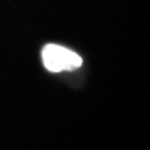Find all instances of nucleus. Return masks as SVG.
<instances>
[{
    "instance_id": "f257e3e1",
    "label": "nucleus",
    "mask_w": 150,
    "mask_h": 150,
    "mask_svg": "<svg viewBox=\"0 0 150 150\" xmlns=\"http://www.w3.org/2000/svg\"><path fill=\"white\" fill-rule=\"evenodd\" d=\"M42 60L45 67L51 72L74 71L83 63L77 52L58 45H46L42 51Z\"/></svg>"
}]
</instances>
